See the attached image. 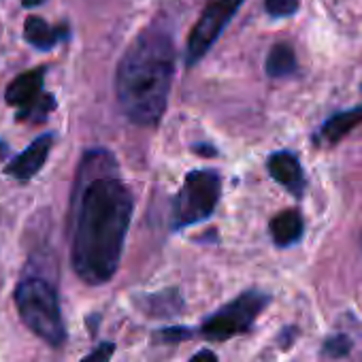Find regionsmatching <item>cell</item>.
I'll return each instance as SVG.
<instances>
[{
	"label": "cell",
	"mask_w": 362,
	"mask_h": 362,
	"mask_svg": "<svg viewBox=\"0 0 362 362\" xmlns=\"http://www.w3.org/2000/svg\"><path fill=\"white\" fill-rule=\"evenodd\" d=\"M41 88H43V69L28 71L7 88V103L16 107H28L41 96Z\"/></svg>",
	"instance_id": "obj_10"
},
{
	"label": "cell",
	"mask_w": 362,
	"mask_h": 362,
	"mask_svg": "<svg viewBox=\"0 0 362 362\" xmlns=\"http://www.w3.org/2000/svg\"><path fill=\"white\" fill-rule=\"evenodd\" d=\"M147 309H151V315H156V317H170L181 311V298H179L177 290H164L162 294L149 296Z\"/></svg>",
	"instance_id": "obj_14"
},
{
	"label": "cell",
	"mask_w": 362,
	"mask_h": 362,
	"mask_svg": "<svg viewBox=\"0 0 362 362\" xmlns=\"http://www.w3.org/2000/svg\"><path fill=\"white\" fill-rule=\"evenodd\" d=\"M16 305L24 324L43 341L60 347L66 339L56 290L43 279H26L16 290Z\"/></svg>",
	"instance_id": "obj_3"
},
{
	"label": "cell",
	"mask_w": 362,
	"mask_h": 362,
	"mask_svg": "<svg viewBox=\"0 0 362 362\" xmlns=\"http://www.w3.org/2000/svg\"><path fill=\"white\" fill-rule=\"evenodd\" d=\"M43 0H22V5L24 7H37V5H41Z\"/></svg>",
	"instance_id": "obj_22"
},
{
	"label": "cell",
	"mask_w": 362,
	"mask_h": 362,
	"mask_svg": "<svg viewBox=\"0 0 362 362\" xmlns=\"http://www.w3.org/2000/svg\"><path fill=\"white\" fill-rule=\"evenodd\" d=\"M222 197V177L218 170L201 168L186 175V181L173 201V228L181 230L186 226L205 222L216 211Z\"/></svg>",
	"instance_id": "obj_4"
},
{
	"label": "cell",
	"mask_w": 362,
	"mask_h": 362,
	"mask_svg": "<svg viewBox=\"0 0 362 362\" xmlns=\"http://www.w3.org/2000/svg\"><path fill=\"white\" fill-rule=\"evenodd\" d=\"M188 337H190V330L184 328V326H166L156 334V339H160L162 343H179V341H184Z\"/></svg>",
	"instance_id": "obj_18"
},
{
	"label": "cell",
	"mask_w": 362,
	"mask_h": 362,
	"mask_svg": "<svg viewBox=\"0 0 362 362\" xmlns=\"http://www.w3.org/2000/svg\"><path fill=\"white\" fill-rule=\"evenodd\" d=\"M243 3L245 0H216V3H211L203 11L201 20L197 22L188 39V47H186L188 66H194L197 62H201V58L211 49L216 39L222 35V30L226 28V24L233 20V16L239 11Z\"/></svg>",
	"instance_id": "obj_6"
},
{
	"label": "cell",
	"mask_w": 362,
	"mask_h": 362,
	"mask_svg": "<svg viewBox=\"0 0 362 362\" xmlns=\"http://www.w3.org/2000/svg\"><path fill=\"white\" fill-rule=\"evenodd\" d=\"M269 173L294 197H300L305 190V175L298 158L290 151H277L269 158Z\"/></svg>",
	"instance_id": "obj_7"
},
{
	"label": "cell",
	"mask_w": 362,
	"mask_h": 362,
	"mask_svg": "<svg viewBox=\"0 0 362 362\" xmlns=\"http://www.w3.org/2000/svg\"><path fill=\"white\" fill-rule=\"evenodd\" d=\"M269 230H271V237L275 241V245L279 247H288L292 243H296L300 237H303V218L298 211L294 209H288V211H281L277 214L271 224H269Z\"/></svg>",
	"instance_id": "obj_11"
},
{
	"label": "cell",
	"mask_w": 362,
	"mask_h": 362,
	"mask_svg": "<svg viewBox=\"0 0 362 362\" xmlns=\"http://www.w3.org/2000/svg\"><path fill=\"white\" fill-rule=\"evenodd\" d=\"M358 124H362V105L341 111V113L332 115L330 119H326L324 126L320 128V132L315 134V143L332 145V143L341 141L345 134H349Z\"/></svg>",
	"instance_id": "obj_9"
},
{
	"label": "cell",
	"mask_w": 362,
	"mask_h": 362,
	"mask_svg": "<svg viewBox=\"0 0 362 362\" xmlns=\"http://www.w3.org/2000/svg\"><path fill=\"white\" fill-rule=\"evenodd\" d=\"M192 149L199 151V153H203V156H216V149L211 145H194Z\"/></svg>",
	"instance_id": "obj_21"
},
{
	"label": "cell",
	"mask_w": 362,
	"mask_h": 362,
	"mask_svg": "<svg viewBox=\"0 0 362 362\" xmlns=\"http://www.w3.org/2000/svg\"><path fill=\"white\" fill-rule=\"evenodd\" d=\"M294 71H296V54L292 45L288 43L273 45L267 58V75L273 79H281V77H290Z\"/></svg>",
	"instance_id": "obj_12"
},
{
	"label": "cell",
	"mask_w": 362,
	"mask_h": 362,
	"mask_svg": "<svg viewBox=\"0 0 362 362\" xmlns=\"http://www.w3.org/2000/svg\"><path fill=\"white\" fill-rule=\"evenodd\" d=\"M271 296L260 290H250L241 294L239 298L230 300L228 305L220 307L216 313H211L203 326L201 334L209 341H228L254 324V320L262 313V309L269 305Z\"/></svg>",
	"instance_id": "obj_5"
},
{
	"label": "cell",
	"mask_w": 362,
	"mask_h": 362,
	"mask_svg": "<svg viewBox=\"0 0 362 362\" xmlns=\"http://www.w3.org/2000/svg\"><path fill=\"white\" fill-rule=\"evenodd\" d=\"M9 153V147H7V143H3V141H0V160H3L5 156Z\"/></svg>",
	"instance_id": "obj_23"
},
{
	"label": "cell",
	"mask_w": 362,
	"mask_h": 362,
	"mask_svg": "<svg viewBox=\"0 0 362 362\" xmlns=\"http://www.w3.org/2000/svg\"><path fill=\"white\" fill-rule=\"evenodd\" d=\"M49 149H52V134L39 136L30 147H26V149L7 166L5 173L11 175V177H16V179H22V181L35 177V175L41 170V166L45 164Z\"/></svg>",
	"instance_id": "obj_8"
},
{
	"label": "cell",
	"mask_w": 362,
	"mask_h": 362,
	"mask_svg": "<svg viewBox=\"0 0 362 362\" xmlns=\"http://www.w3.org/2000/svg\"><path fill=\"white\" fill-rule=\"evenodd\" d=\"M175 73V45L168 30L160 26L145 28L124 54L115 92L126 117L139 126L160 122Z\"/></svg>",
	"instance_id": "obj_2"
},
{
	"label": "cell",
	"mask_w": 362,
	"mask_h": 362,
	"mask_svg": "<svg viewBox=\"0 0 362 362\" xmlns=\"http://www.w3.org/2000/svg\"><path fill=\"white\" fill-rule=\"evenodd\" d=\"M349 349H351V341L345 334H334L324 341V354L330 358H343L349 354Z\"/></svg>",
	"instance_id": "obj_16"
},
{
	"label": "cell",
	"mask_w": 362,
	"mask_h": 362,
	"mask_svg": "<svg viewBox=\"0 0 362 362\" xmlns=\"http://www.w3.org/2000/svg\"><path fill=\"white\" fill-rule=\"evenodd\" d=\"M190 362H218V356L211 349H201L190 358Z\"/></svg>",
	"instance_id": "obj_20"
},
{
	"label": "cell",
	"mask_w": 362,
	"mask_h": 362,
	"mask_svg": "<svg viewBox=\"0 0 362 362\" xmlns=\"http://www.w3.org/2000/svg\"><path fill=\"white\" fill-rule=\"evenodd\" d=\"M113 351H115V345L111 341H105L96 349H92L81 362H109L111 356H113Z\"/></svg>",
	"instance_id": "obj_19"
},
{
	"label": "cell",
	"mask_w": 362,
	"mask_h": 362,
	"mask_svg": "<svg viewBox=\"0 0 362 362\" xmlns=\"http://www.w3.org/2000/svg\"><path fill=\"white\" fill-rule=\"evenodd\" d=\"M24 35H26V41L33 43L37 49H52L64 35V30H58V28H52L45 20L41 18H28L26 20V26H24Z\"/></svg>",
	"instance_id": "obj_13"
},
{
	"label": "cell",
	"mask_w": 362,
	"mask_h": 362,
	"mask_svg": "<svg viewBox=\"0 0 362 362\" xmlns=\"http://www.w3.org/2000/svg\"><path fill=\"white\" fill-rule=\"evenodd\" d=\"M267 11L273 18H288L292 13H296L298 9V0H267Z\"/></svg>",
	"instance_id": "obj_17"
},
{
	"label": "cell",
	"mask_w": 362,
	"mask_h": 362,
	"mask_svg": "<svg viewBox=\"0 0 362 362\" xmlns=\"http://www.w3.org/2000/svg\"><path fill=\"white\" fill-rule=\"evenodd\" d=\"M113 170L92 177L79 197L73 269L90 286L107 284L115 275L132 218V194Z\"/></svg>",
	"instance_id": "obj_1"
},
{
	"label": "cell",
	"mask_w": 362,
	"mask_h": 362,
	"mask_svg": "<svg viewBox=\"0 0 362 362\" xmlns=\"http://www.w3.org/2000/svg\"><path fill=\"white\" fill-rule=\"evenodd\" d=\"M54 105H56V100H54V96H52V94L39 96L33 105L24 107V111H22L18 117H20V119H24V117H37V119H43V117L54 109Z\"/></svg>",
	"instance_id": "obj_15"
}]
</instances>
